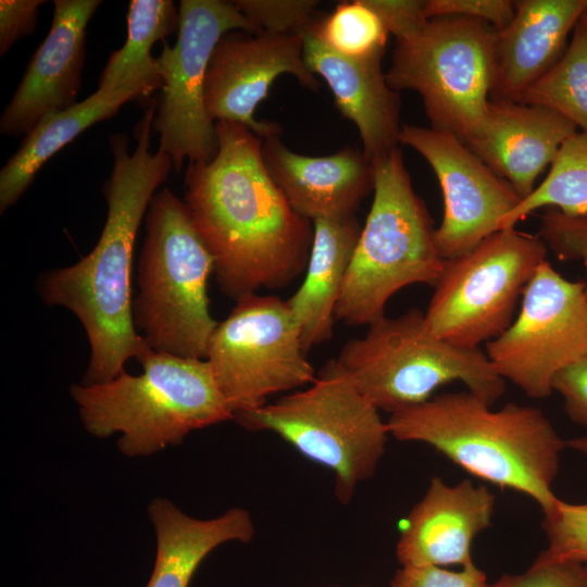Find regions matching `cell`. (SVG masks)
Returning a JSON list of instances; mask_svg holds the SVG:
<instances>
[{
  "instance_id": "3",
  "label": "cell",
  "mask_w": 587,
  "mask_h": 587,
  "mask_svg": "<svg viewBox=\"0 0 587 587\" xmlns=\"http://www.w3.org/2000/svg\"><path fill=\"white\" fill-rule=\"evenodd\" d=\"M389 435L429 445L470 474L532 498L546 514L566 446L537 408L508 403L499 410L473 392L430 399L390 414Z\"/></svg>"
},
{
  "instance_id": "33",
  "label": "cell",
  "mask_w": 587,
  "mask_h": 587,
  "mask_svg": "<svg viewBox=\"0 0 587 587\" xmlns=\"http://www.w3.org/2000/svg\"><path fill=\"white\" fill-rule=\"evenodd\" d=\"M486 574L474 562L449 571L440 566H401L390 587H489Z\"/></svg>"
},
{
  "instance_id": "22",
  "label": "cell",
  "mask_w": 587,
  "mask_h": 587,
  "mask_svg": "<svg viewBox=\"0 0 587 587\" xmlns=\"http://www.w3.org/2000/svg\"><path fill=\"white\" fill-rule=\"evenodd\" d=\"M147 512L155 533L157 553L146 587H188L212 550L228 541L247 544L255 533L250 512L239 507L200 520L159 497L149 503Z\"/></svg>"
},
{
  "instance_id": "28",
  "label": "cell",
  "mask_w": 587,
  "mask_h": 587,
  "mask_svg": "<svg viewBox=\"0 0 587 587\" xmlns=\"http://www.w3.org/2000/svg\"><path fill=\"white\" fill-rule=\"evenodd\" d=\"M309 30L330 51L351 60L384 55L388 33L364 0L342 1Z\"/></svg>"
},
{
  "instance_id": "25",
  "label": "cell",
  "mask_w": 587,
  "mask_h": 587,
  "mask_svg": "<svg viewBox=\"0 0 587 587\" xmlns=\"http://www.w3.org/2000/svg\"><path fill=\"white\" fill-rule=\"evenodd\" d=\"M178 28L179 10L174 1L132 0L126 40L110 54L100 74L98 89L113 91L135 87L148 97L162 88L159 66L151 50L157 41L177 33Z\"/></svg>"
},
{
  "instance_id": "20",
  "label": "cell",
  "mask_w": 587,
  "mask_h": 587,
  "mask_svg": "<svg viewBox=\"0 0 587 587\" xmlns=\"http://www.w3.org/2000/svg\"><path fill=\"white\" fill-rule=\"evenodd\" d=\"M302 38L307 67L326 82L339 112L357 126L370 161L399 148L401 99L387 84L384 55L351 60L327 49L309 30Z\"/></svg>"
},
{
  "instance_id": "37",
  "label": "cell",
  "mask_w": 587,
  "mask_h": 587,
  "mask_svg": "<svg viewBox=\"0 0 587 587\" xmlns=\"http://www.w3.org/2000/svg\"><path fill=\"white\" fill-rule=\"evenodd\" d=\"M43 0L0 1V54L4 55L20 39L36 29Z\"/></svg>"
},
{
  "instance_id": "9",
  "label": "cell",
  "mask_w": 587,
  "mask_h": 587,
  "mask_svg": "<svg viewBox=\"0 0 587 587\" xmlns=\"http://www.w3.org/2000/svg\"><path fill=\"white\" fill-rule=\"evenodd\" d=\"M496 34L479 20L429 18L416 36L396 41L387 84L416 91L430 127L469 145L479 136L490 101Z\"/></svg>"
},
{
  "instance_id": "14",
  "label": "cell",
  "mask_w": 587,
  "mask_h": 587,
  "mask_svg": "<svg viewBox=\"0 0 587 587\" xmlns=\"http://www.w3.org/2000/svg\"><path fill=\"white\" fill-rule=\"evenodd\" d=\"M399 143L420 153L434 171L444 215L434 230L438 255L449 260L498 230L500 218L522 200L514 188L454 135L404 124Z\"/></svg>"
},
{
  "instance_id": "41",
  "label": "cell",
  "mask_w": 587,
  "mask_h": 587,
  "mask_svg": "<svg viewBox=\"0 0 587 587\" xmlns=\"http://www.w3.org/2000/svg\"><path fill=\"white\" fill-rule=\"evenodd\" d=\"M585 566H586V571H587V564H585Z\"/></svg>"
},
{
  "instance_id": "5",
  "label": "cell",
  "mask_w": 587,
  "mask_h": 587,
  "mask_svg": "<svg viewBox=\"0 0 587 587\" xmlns=\"http://www.w3.org/2000/svg\"><path fill=\"white\" fill-rule=\"evenodd\" d=\"M145 222L139 291L133 299L135 328L154 351L205 359L218 324L210 313L208 297L213 258L185 202L170 189L155 192Z\"/></svg>"
},
{
  "instance_id": "16",
  "label": "cell",
  "mask_w": 587,
  "mask_h": 587,
  "mask_svg": "<svg viewBox=\"0 0 587 587\" xmlns=\"http://www.w3.org/2000/svg\"><path fill=\"white\" fill-rule=\"evenodd\" d=\"M51 28L0 117V132L26 136L46 116L76 103L86 29L99 0H55Z\"/></svg>"
},
{
  "instance_id": "12",
  "label": "cell",
  "mask_w": 587,
  "mask_h": 587,
  "mask_svg": "<svg viewBox=\"0 0 587 587\" xmlns=\"http://www.w3.org/2000/svg\"><path fill=\"white\" fill-rule=\"evenodd\" d=\"M174 46L157 57L162 97L153 121L159 149L179 172L185 161L210 162L218 150L215 123L204 103V83L211 54L232 30L261 32L234 4L224 0H182Z\"/></svg>"
},
{
  "instance_id": "29",
  "label": "cell",
  "mask_w": 587,
  "mask_h": 587,
  "mask_svg": "<svg viewBox=\"0 0 587 587\" xmlns=\"http://www.w3.org/2000/svg\"><path fill=\"white\" fill-rule=\"evenodd\" d=\"M542 528L548 546L541 553L560 562L587 564V502L559 499L544 514Z\"/></svg>"
},
{
  "instance_id": "1",
  "label": "cell",
  "mask_w": 587,
  "mask_h": 587,
  "mask_svg": "<svg viewBox=\"0 0 587 587\" xmlns=\"http://www.w3.org/2000/svg\"><path fill=\"white\" fill-rule=\"evenodd\" d=\"M215 157L188 163L184 202L221 291L237 301L295 280L307 268L314 228L266 171L262 138L233 122H215Z\"/></svg>"
},
{
  "instance_id": "10",
  "label": "cell",
  "mask_w": 587,
  "mask_h": 587,
  "mask_svg": "<svg viewBox=\"0 0 587 587\" xmlns=\"http://www.w3.org/2000/svg\"><path fill=\"white\" fill-rule=\"evenodd\" d=\"M548 250L537 234L514 227L444 260L424 312L429 330L462 348H479L500 336L513 322L519 298Z\"/></svg>"
},
{
  "instance_id": "32",
  "label": "cell",
  "mask_w": 587,
  "mask_h": 587,
  "mask_svg": "<svg viewBox=\"0 0 587 587\" xmlns=\"http://www.w3.org/2000/svg\"><path fill=\"white\" fill-rule=\"evenodd\" d=\"M489 587H587L585 564L560 562L540 553L523 573L504 574Z\"/></svg>"
},
{
  "instance_id": "27",
  "label": "cell",
  "mask_w": 587,
  "mask_h": 587,
  "mask_svg": "<svg viewBox=\"0 0 587 587\" xmlns=\"http://www.w3.org/2000/svg\"><path fill=\"white\" fill-rule=\"evenodd\" d=\"M520 103L548 108L587 133V26L578 21L559 61L537 79Z\"/></svg>"
},
{
  "instance_id": "35",
  "label": "cell",
  "mask_w": 587,
  "mask_h": 587,
  "mask_svg": "<svg viewBox=\"0 0 587 587\" xmlns=\"http://www.w3.org/2000/svg\"><path fill=\"white\" fill-rule=\"evenodd\" d=\"M382 21L388 35L398 40L416 36L427 22L426 0H364Z\"/></svg>"
},
{
  "instance_id": "18",
  "label": "cell",
  "mask_w": 587,
  "mask_h": 587,
  "mask_svg": "<svg viewBox=\"0 0 587 587\" xmlns=\"http://www.w3.org/2000/svg\"><path fill=\"white\" fill-rule=\"evenodd\" d=\"M261 152L266 171L289 204L311 222L355 214L373 190L372 162L358 148L309 157L290 150L275 134L262 139Z\"/></svg>"
},
{
  "instance_id": "13",
  "label": "cell",
  "mask_w": 587,
  "mask_h": 587,
  "mask_svg": "<svg viewBox=\"0 0 587 587\" xmlns=\"http://www.w3.org/2000/svg\"><path fill=\"white\" fill-rule=\"evenodd\" d=\"M485 352L504 380L534 399L548 398L555 374L587 354L585 283L541 262L523 290L517 316Z\"/></svg>"
},
{
  "instance_id": "15",
  "label": "cell",
  "mask_w": 587,
  "mask_h": 587,
  "mask_svg": "<svg viewBox=\"0 0 587 587\" xmlns=\"http://www.w3.org/2000/svg\"><path fill=\"white\" fill-rule=\"evenodd\" d=\"M283 74L319 91L320 83L303 59L302 35L239 29L226 33L216 43L207 70L204 103L209 117L214 123L240 124L262 139L280 134L277 123L255 120L254 111Z\"/></svg>"
},
{
  "instance_id": "23",
  "label": "cell",
  "mask_w": 587,
  "mask_h": 587,
  "mask_svg": "<svg viewBox=\"0 0 587 587\" xmlns=\"http://www.w3.org/2000/svg\"><path fill=\"white\" fill-rule=\"evenodd\" d=\"M302 285L288 304L304 352L333 335L335 309L360 237L355 214L317 218Z\"/></svg>"
},
{
  "instance_id": "6",
  "label": "cell",
  "mask_w": 587,
  "mask_h": 587,
  "mask_svg": "<svg viewBox=\"0 0 587 587\" xmlns=\"http://www.w3.org/2000/svg\"><path fill=\"white\" fill-rule=\"evenodd\" d=\"M373 202L335 309L336 322L371 325L403 287L433 285L442 271L433 220L412 187L400 148L371 161Z\"/></svg>"
},
{
  "instance_id": "39",
  "label": "cell",
  "mask_w": 587,
  "mask_h": 587,
  "mask_svg": "<svg viewBox=\"0 0 587 587\" xmlns=\"http://www.w3.org/2000/svg\"><path fill=\"white\" fill-rule=\"evenodd\" d=\"M579 21L587 26V9L583 12Z\"/></svg>"
},
{
  "instance_id": "40",
  "label": "cell",
  "mask_w": 587,
  "mask_h": 587,
  "mask_svg": "<svg viewBox=\"0 0 587 587\" xmlns=\"http://www.w3.org/2000/svg\"><path fill=\"white\" fill-rule=\"evenodd\" d=\"M332 587H341V586H332ZM354 587H370V586L359 585V586H354Z\"/></svg>"
},
{
  "instance_id": "26",
  "label": "cell",
  "mask_w": 587,
  "mask_h": 587,
  "mask_svg": "<svg viewBox=\"0 0 587 587\" xmlns=\"http://www.w3.org/2000/svg\"><path fill=\"white\" fill-rule=\"evenodd\" d=\"M541 208H554L565 215L587 213V133L576 132L560 147L546 178L498 224L515 225Z\"/></svg>"
},
{
  "instance_id": "24",
  "label": "cell",
  "mask_w": 587,
  "mask_h": 587,
  "mask_svg": "<svg viewBox=\"0 0 587 587\" xmlns=\"http://www.w3.org/2000/svg\"><path fill=\"white\" fill-rule=\"evenodd\" d=\"M146 98L125 87L99 90L74 105L40 121L0 172V212L17 203L47 161L93 124L111 118L127 102Z\"/></svg>"
},
{
  "instance_id": "34",
  "label": "cell",
  "mask_w": 587,
  "mask_h": 587,
  "mask_svg": "<svg viewBox=\"0 0 587 587\" xmlns=\"http://www.w3.org/2000/svg\"><path fill=\"white\" fill-rule=\"evenodd\" d=\"M511 0H426L427 20L442 16H464L486 22L496 30L504 28L514 16Z\"/></svg>"
},
{
  "instance_id": "19",
  "label": "cell",
  "mask_w": 587,
  "mask_h": 587,
  "mask_svg": "<svg viewBox=\"0 0 587 587\" xmlns=\"http://www.w3.org/2000/svg\"><path fill=\"white\" fill-rule=\"evenodd\" d=\"M514 16L497 30L489 100L519 102L563 55L587 0H517Z\"/></svg>"
},
{
  "instance_id": "11",
  "label": "cell",
  "mask_w": 587,
  "mask_h": 587,
  "mask_svg": "<svg viewBox=\"0 0 587 587\" xmlns=\"http://www.w3.org/2000/svg\"><path fill=\"white\" fill-rule=\"evenodd\" d=\"M205 360L234 417L316 378L288 301L277 296L255 292L237 300L214 329Z\"/></svg>"
},
{
  "instance_id": "30",
  "label": "cell",
  "mask_w": 587,
  "mask_h": 587,
  "mask_svg": "<svg viewBox=\"0 0 587 587\" xmlns=\"http://www.w3.org/2000/svg\"><path fill=\"white\" fill-rule=\"evenodd\" d=\"M238 10L260 30L302 35L315 21L316 0H235Z\"/></svg>"
},
{
  "instance_id": "7",
  "label": "cell",
  "mask_w": 587,
  "mask_h": 587,
  "mask_svg": "<svg viewBox=\"0 0 587 587\" xmlns=\"http://www.w3.org/2000/svg\"><path fill=\"white\" fill-rule=\"evenodd\" d=\"M329 362L373 405L389 414L430 399L448 383H463L490 405L505 390V380L485 351L436 337L416 308L369 325L363 337L348 340Z\"/></svg>"
},
{
  "instance_id": "17",
  "label": "cell",
  "mask_w": 587,
  "mask_h": 587,
  "mask_svg": "<svg viewBox=\"0 0 587 587\" xmlns=\"http://www.w3.org/2000/svg\"><path fill=\"white\" fill-rule=\"evenodd\" d=\"M496 496L465 479L455 485L433 477L403 521L396 546L401 566L473 563L472 544L491 524Z\"/></svg>"
},
{
  "instance_id": "21",
  "label": "cell",
  "mask_w": 587,
  "mask_h": 587,
  "mask_svg": "<svg viewBox=\"0 0 587 587\" xmlns=\"http://www.w3.org/2000/svg\"><path fill=\"white\" fill-rule=\"evenodd\" d=\"M577 127L548 108L489 101L479 136L466 145L524 199Z\"/></svg>"
},
{
  "instance_id": "4",
  "label": "cell",
  "mask_w": 587,
  "mask_h": 587,
  "mask_svg": "<svg viewBox=\"0 0 587 587\" xmlns=\"http://www.w3.org/2000/svg\"><path fill=\"white\" fill-rule=\"evenodd\" d=\"M139 362V375L124 371L107 383L70 389L85 429L97 438L120 434L124 455H151L234 419L205 359L150 349Z\"/></svg>"
},
{
  "instance_id": "2",
  "label": "cell",
  "mask_w": 587,
  "mask_h": 587,
  "mask_svg": "<svg viewBox=\"0 0 587 587\" xmlns=\"http://www.w3.org/2000/svg\"><path fill=\"white\" fill-rule=\"evenodd\" d=\"M157 108L153 100L137 124L132 153L124 134L109 139L113 168L103 186L108 212L97 245L75 264L50 270L37 283L42 301L73 312L87 334L90 359L83 385L112 380L129 359L140 361L150 350L134 325L130 278L139 226L174 168L165 152H150Z\"/></svg>"
},
{
  "instance_id": "8",
  "label": "cell",
  "mask_w": 587,
  "mask_h": 587,
  "mask_svg": "<svg viewBox=\"0 0 587 587\" xmlns=\"http://www.w3.org/2000/svg\"><path fill=\"white\" fill-rule=\"evenodd\" d=\"M250 430L278 435L309 460L329 469L335 496L348 504L371 478L389 435L379 410L327 361L315 380L273 403L235 414Z\"/></svg>"
},
{
  "instance_id": "36",
  "label": "cell",
  "mask_w": 587,
  "mask_h": 587,
  "mask_svg": "<svg viewBox=\"0 0 587 587\" xmlns=\"http://www.w3.org/2000/svg\"><path fill=\"white\" fill-rule=\"evenodd\" d=\"M552 390L562 396L567 416L587 428V354L555 374Z\"/></svg>"
},
{
  "instance_id": "31",
  "label": "cell",
  "mask_w": 587,
  "mask_h": 587,
  "mask_svg": "<svg viewBox=\"0 0 587 587\" xmlns=\"http://www.w3.org/2000/svg\"><path fill=\"white\" fill-rule=\"evenodd\" d=\"M537 235L562 261H579L587 277V213L569 216L554 208L540 215ZM587 296V279L585 283Z\"/></svg>"
},
{
  "instance_id": "38",
  "label": "cell",
  "mask_w": 587,
  "mask_h": 587,
  "mask_svg": "<svg viewBox=\"0 0 587 587\" xmlns=\"http://www.w3.org/2000/svg\"><path fill=\"white\" fill-rule=\"evenodd\" d=\"M566 446L580 452L587 459V433L583 436L570 439L566 441Z\"/></svg>"
}]
</instances>
